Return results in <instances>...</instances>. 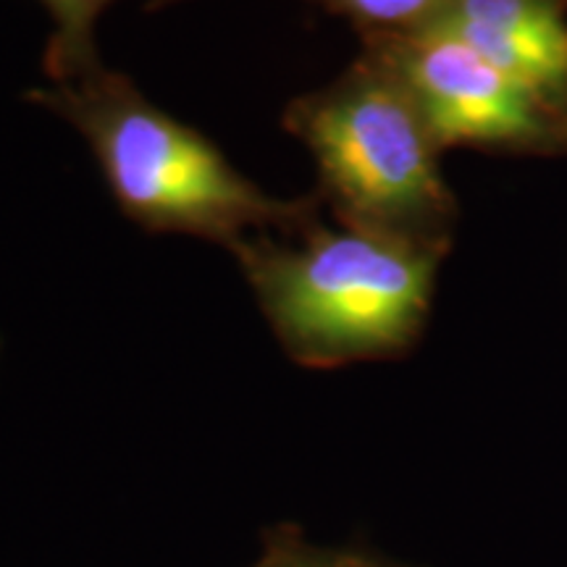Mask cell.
Returning a JSON list of instances; mask_svg holds the SVG:
<instances>
[{
	"label": "cell",
	"instance_id": "6",
	"mask_svg": "<svg viewBox=\"0 0 567 567\" xmlns=\"http://www.w3.org/2000/svg\"><path fill=\"white\" fill-rule=\"evenodd\" d=\"M247 567H405L371 551L313 542L295 526H276L266 534L258 557Z\"/></svg>",
	"mask_w": 567,
	"mask_h": 567
},
{
	"label": "cell",
	"instance_id": "7",
	"mask_svg": "<svg viewBox=\"0 0 567 567\" xmlns=\"http://www.w3.org/2000/svg\"><path fill=\"white\" fill-rule=\"evenodd\" d=\"M166 3H176V0H153L151 9ZM313 3L358 21L371 34H392L413 32L431 24L450 0H313Z\"/></svg>",
	"mask_w": 567,
	"mask_h": 567
},
{
	"label": "cell",
	"instance_id": "1",
	"mask_svg": "<svg viewBox=\"0 0 567 567\" xmlns=\"http://www.w3.org/2000/svg\"><path fill=\"white\" fill-rule=\"evenodd\" d=\"M30 97L87 140L113 200L145 231L193 234L234 250L252 234L292 237L321 221L316 197L266 195L205 134L153 105L118 71L97 66Z\"/></svg>",
	"mask_w": 567,
	"mask_h": 567
},
{
	"label": "cell",
	"instance_id": "2",
	"mask_svg": "<svg viewBox=\"0 0 567 567\" xmlns=\"http://www.w3.org/2000/svg\"><path fill=\"white\" fill-rule=\"evenodd\" d=\"M284 352L305 368L394 358L423 331L439 250L365 229L252 234L231 250Z\"/></svg>",
	"mask_w": 567,
	"mask_h": 567
},
{
	"label": "cell",
	"instance_id": "5",
	"mask_svg": "<svg viewBox=\"0 0 567 567\" xmlns=\"http://www.w3.org/2000/svg\"><path fill=\"white\" fill-rule=\"evenodd\" d=\"M40 3L53 21V34L42 59L53 84L80 80L103 66L95 45V27L103 11L116 0H40Z\"/></svg>",
	"mask_w": 567,
	"mask_h": 567
},
{
	"label": "cell",
	"instance_id": "4",
	"mask_svg": "<svg viewBox=\"0 0 567 567\" xmlns=\"http://www.w3.org/2000/svg\"><path fill=\"white\" fill-rule=\"evenodd\" d=\"M368 48L405 84L436 147H517L549 137L555 109L442 27L371 34Z\"/></svg>",
	"mask_w": 567,
	"mask_h": 567
},
{
	"label": "cell",
	"instance_id": "3",
	"mask_svg": "<svg viewBox=\"0 0 567 567\" xmlns=\"http://www.w3.org/2000/svg\"><path fill=\"white\" fill-rule=\"evenodd\" d=\"M284 130L316 158L321 195L344 226L442 250L455 203L439 147L379 53L368 48L342 80L289 103Z\"/></svg>",
	"mask_w": 567,
	"mask_h": 567
}]
</instances>
